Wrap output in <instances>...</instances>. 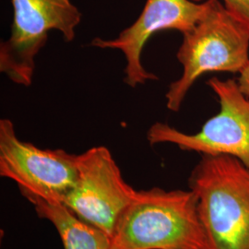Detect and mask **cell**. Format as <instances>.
Returning <instances> with one entry per match:
<instances>
[{
    "instance_id": "obj_1",
    "label": "cell",
    "mask_w": 249,
    "mask_h": 249,
    "mask_svg": "<svg viewBox=\"0 0 249 249\" xmlns=\"http://www.w3.org/2000/svg\"><path fill=\"white\" fill-rule=\"evenodd\" d=\"M111 249H211L190 190H137L116 225Z\"/></svg>"
},
{
    "instance_id": "obj_2",
    "label": "cell",
    "mask_w": 249,
    "mask_h": 249,
    "mask_svg": "<svg viewBox=\"0 0 249 249\" xmlns=\"http://www.w3.org/2000/svg\"><path fill=\"white\" fill-rule=\"evenodd\" d=\"M211 249H249V168L228 155H201L188 178Z\"/></svg>"
},
{
    "instance_id": "obj_3",
    "label": "cell",
    "mask_w": 249,
    "mask_h": 249,
    "mask_svg": "<svg viewBox=\"0 0 249 249\" xmlns=\"http://www.w3.org/2000/svg\"><path fill=\"white\" fill-rule=\"evenodd\" d=\"M177 58L183 68L165 93L166 107L178 112L188 91L212 72L240 73L249 63V30L219 0H207L203 17L183 35Z\"/></svg>"
},
{
    "instance_id": "obj_4",
    "label": "cell",
    "mask_w": 249,
    "mask_h": 249,
    "mask_svg": "<svg viewBox=\"0 0 249 249\" xmlns=\"http://www.w3.org/2000/svg\"><path fill=\"white\" fill-rule=\"evenodd\" d=\"M10 35L0 44V72L13 83L32 85L36 57L47 43L49 33L58 32L71 43L81 21V12L71 0H11Z\"/></svg>"
},
{
    "instance_id": "obj_5",
    "label": "cell",
    "mask_w": 249,
    "mask_h": 249,
    "mask_svg": "<svg viewBox=\"0 0 249 249\" xmlns=\"http://www.w3.org/2000/svg\"><path fill=\"white\" fill-rule=\"evenodd\" d=\"M207 84L217 96L220 110L200 130L187 134L167 123L156 122L147 132L148 142L151 146L174 144L182 151L200 155H228L249 168V97L241 90L237 80L213 77Z\"/></svg>"
},
{
    "instance_id": "obj_6",
    "label": "cell",
    "mask_w": 249,
    "mask_h": 249,
    "mask_svg": "<svg viewBox=\"0 0 249 249\" xmlns=\"http://www.w3.org/2000/svg\"><path fill=\"white\" fill-rule=\"evenodd\" d=\"M0 176L18 185L20 193L61 203L79 177V154L41 149L18 139L13 122L0 119Z\"/></svg>"
},
{
    "instance_id": "obj_7",
    "label": "cell",
    "mask_w": 249,
    "mask_h": 249,
    "mask_svg": "<svg viewBox=\"0 0 249 249\" xmlns=\"http://www.w3.org/2000/svg\"><path fill=\"white\" fill-rule=\"evenodd\" d=\"M136 192L125 182L109 149L96 146L79 154V177L61 203L112 238Z\"/></svg>"
},
{
    "instance_id": "obj_8",
    "label": "cell",
    "mask_w": 249,
    "mask_h": 249,
    "mask_svg": "<svg viewBox=\"0 0 249 249\" xmlns=\"http://www.w3.org/2000/svg\"><path fill=\"white\" fill-rule=\"evenodd\" d=\"M207 0H147L142 11L130 26L124 29L114 39L94 38L90 45L100 49L118 50L125 59L124 82L130 88L144 85L159 78L143 66V50L151 36L175 30L182 35L191 31L203 17Z\"/></svg>"
},
{
    "instance_id": "obj_9",
    "label": "cell",
    "mask_w": 249,
    "mask_h": 249,
    "mask_svg": "<svg viewBox=\"0 0 249 249\" xmlns=\"http://www.w3.org/2000/svg\"><path fill=\"white\" fill-rule=\"evenodd\" d=\"M36 213L49 221L58 232L65 249H111V237L93 224L78 217L66 206L35 195H24Z\"/></svg>"
},
{
    "instance_id": "obj_10",
    "label": "cell",
    "mask_w": 249,
    "mask_h": 249,
    "mask_svg": "<svg viewBox=\"0 0 249 249\" xmlns=\"http://www.w3.org/2000/svg\"><path fill=\"white\" fill-rule=\"evenodd\" d=\"M204 2L206 0H192ZM223 6L232 16L249 27V0H222Z\"/></svg>"
},
{
    "instance_id": "obj_11",
    "label": "cell",
    "mask_w": 249,
    "mask_h": 249,
    "mask_svg": "<svg viewBox=\"0 0 249 249\" xmlns=\"http://www.w3.org/2000/svg\"><path fill=\"white\" fill-rule=\"evenodd\" d=\"M237 82L244 94L249 97V63L239 73V78L237 80Z\"/></svg>"
},
{
    "instance_id": "obj_12",
    "label": "cell",
    "mask_w": 249,
    "mask_h": 249,
    "mask_svg": "<svg viewBox=\"0 0 249 249\" xmlns=\"http://www.w3.org/2000/svg\"><path fill=\"white\" fill-rule=\"evenodd\" d=\"M247 27H248V26H247ZM248 28H249V27H248Z\"/></svg>"
}]
</instances>
